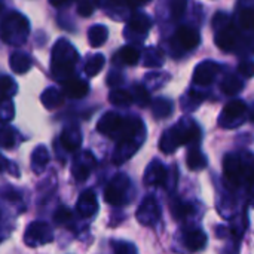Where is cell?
I'll use <instances>...</instances> for the list:
<instances>
[{
    "label": "cell",
    "mask_w": 254,
    "mask_h": 254,
    "mask_svg": "<svg viewBox=\"0 0 254 254\" xmlns=\"http://www.w3.org/2000/svg\"><path fill=\"white\" fill-rule=\"evenodd\" d=\"M122 82H124V76H122L119 71H112V73L107 76V85L112 86V88L119 86Z\"/></svg>",
    "instance_id": "7bdbcfd3"
},
{
    "label": "cell",
    "mask_w": 254,
    "mask_h": 254,
    "mask_svg": "<svg viewBox=\"0 0 254 254\" xmlns=\"http://www.w3.org/2000/svg\"><path fill=\"white\" fill-rule=\"evenodd\" d=\"M109 100L113 106H118V107H127L131 103H134L132 94L125 89H113L109 95Z\"/></svg>",
    "instance_id": "4dcf8cb0"
},
{
    "label": "cell",
    "mask_w": 254,
    "mask_h": 254,
    "mask_svg": "<svg viewBox=\"0 0 254 254\" xmlns=\"http://www.w3.org/2000/svg\"><path fill=\"white\" fill-rule=\"evenodd\" d=\"M52 6H57V7H61V6H67L70 3H73L74 0H49Z\"/></svg>",
    "instance_id": "f6af8a7d"
},
{
    "label": "cell",
    "mask_w": 254,
    "mask_h": 254,
    "mask_svg": "<svg viewBox=\"0 0 254 254\" xmlns=\"http://www.w3.org/2000/svg\"><path fill=\"white\" fill-rule=\"evenodd\" d=\"M95 158L89 153V152H85L83 155H80L79 158H76L74 161V165H73V177L76 182H85L92 168L95 167Z\"/></svg>",
    "instance_id": "ac0fdd59"
},
{
    "label": "cell",
    "mask_w": 254,
    "mask_h": 254,
    "mask_svg": "<svg viewBox=\"0 0 254 254\" xmlns=\"http://www.w3.org/2000/svg\"><path fill=\"white\" fill-rule=\"evenodd\" d=\"M63 100H64L63 98V92H60L57 88H48V89H45L43 94H42V97H40L42 104L46 109H49V110L60 107L63 104Z\"/></svg>",
    "instance_id": "484cf974"
},
{
    "label": "cell",
    "mask_w": 254,
    "mask_h": 254,
    "mask_svg": "<svg viewBox=\"0 0 254 254\" xmlns=\"http://www.w3.org/2000/svg\"><path fill=\"white\" fill-rule=\"evenodd\" d=\"M149 0H127V4L131 6V7H138V6H143L146 4Z\"/></svg>",
    "instance_id": "bcb514c9"
},
{
    "label": "cell",
    "mask_w": 254,
    "mask_h": 254,
    "mask_svg": "<svg viewBox=\"0 0 254 254\" xmlns=\"http://www.w3.org/2000/svg\"><path fill=\"white\" fill-rule=\"evenodd\" d=\"M48 164H49V152H48V149L45 146H37L31 153V162H30L31 170L34 173H37V174L43 173L45 168L48 167Z\"/></svg>",
    "instance_id": "7402d4cb"
},
{
    "label": "cell",
    "mask_w": 254,
    "mask_h": 254,
    "mask_svg": "<svg viewBox=\"0 0 254 254\" xmlns=\"http://www.w3.org/2000/svg\"><path fill=\"white\" fill-rule=\"evenodd\" d=\"M94 12V4L91 0H77V13L80 16H91Z\"/></svg>",
    "instance_id": "b9f144b4"
},
{
    "label": "cell",
    "mask_w": 254,
    "mask_h": 254,
    "mask_svg": "<svg viewBox=\"0 0 254 254\" xmlns=\"http://www.w3.org/2000/svg\"><path fill=\"white\" fill-rule=\"evenodd\" d=\"M204 100V95L199 94V92H195V91H189L188 95H185L182 98V104H183V109L186 110H193L196 109V106H199V103Z\"/></svg>",
    "instance_id": "e575fe53"
},
{
    "label": "cell",
    "mask_w": 254,
    "mask_h": 254,
    "mask_svg": "<svg viewBox=\"0 0 254 254\" xmlns=\"http://www.w3.org/2000/svg\"><path fill=\"white\" fill-rule=\"evenodd\" d=\"M243 86H244L243 80L238 76H235V74H228L226 77H223V80L220 83V89L226 95H231V97L240 94L241 89H243Z\"/></svg>",
    "instance_id": "4316f807"
},
{
    "label": "cell",
    "mask_w": 254,
    "mask_h": 254,
    "mask_svg": "<svg viewBox=\"0 0 254 254\" xmlns=\"http://www.w3.org/2000/svg\"><path fill=\"white\" fill-rule=\"evenodd\" d=\"M171 214L177 220H186L195 214V205L192 202H188V201L174 199L171 202Z\"/></svg>",
    "instance_id": "603a6c76"
},
{
    "label": "cell",
    "mask_w": 254,
    "mask_h": 254,
    "mask_svg": "<svg viewBox=\"0 0 254 254\" xmlns=\"http://www.w3.org/2000/svg\"><path fill=\"white\" fill-rule=\"evenodd\" d=\"M115 254H138L137 247L132 243H127V241H119L113 246Z\"/></svg>",
    "instance_id": "ab89813d"
},
{
    "label": "cell",
    "mask_w": 254,
    "mask_h": 254,
    "mask_svg": "<svg viewBox=\"0 0 254 254\" xmlns=\"http://www.w3.org/2000/svg\"><path fill=\"white\" fill-rule=\"evenodd\" d=\"M186 164H188L189 170H192V171H201L207 167V158L198 144L190 146V149L188 150Z\"/></svg>",
    "instance_id": "44dd1931"
},
{
    "label": "cell",
    "mask_w": 254,
    "mask_h": 254,
    "mask_svg": "<svg viewBox=\"0 0 254 254\" xmlns=\"http://www.w3.org/2000/svg\"><path fill=\"white\" fill-rule=\"evenodd\" d=\"M104 64H106V60H104V55H101V54H95L94 57H91L88 61H86V64H85V71H86V74L88 76H97L100 71H101V68L104 67Z\"/></svg>",
    "instance_id": "1f68e13d"
},
{
    "label": "cell",
    "mask_w": 254,
    "mask_h": 254,
    "mask_svg": "<svg viewBox=\"0 0 254 254\" xmlns=\"http://www.w3.org/2000/svg\"><path fill=\"white\" fill-rule=\"evenodd\" d=\"M79 55L76 49L64 39L58 40L52 49V61H51V70L55 79L64 82L70 77H73L74 64L77 61Z\"/></svg>",
    "instance_id": "3957f363"
},
{
    "label": "cell",
    "mask_w": 254,
    "mask_h": 254,
    "mask_svg": "<svg viewBox=\"0 0 254 254\" xmlns=\"http://www.w3.org/2000/svg\"><path fill=\"white\" fill-rule=\"evenodd\" d=\"M15 89L16 86H15L13 79H10L9 76H0V95L1 97H7Z\"/></svg>",
    "instance_id": "f35d334b"
},
{
    "label": "cell",
    "mask_w": 254,
    "mask_h": 254,
    "mask_svg": "<svg viewBox=\"0 0 254 254\" xmlns=\"http://www.w3.org/2000/svg\"><path fill=\"white\" fill-rule=\"evenodd\" d=\"M238 28L254 31V0H240L237 6Z\"/></svg>",
    "instance_id": "9a60e30c"
},
{
    "label": "cell",
    "mask_w": 254,
    "mask_h": 254,
    "mask_svg": "<svg viewBox=\"0 0 254 254\" xmlns=\"http://www.w3.org/2000/svg\"><path fill=\"white\" fill-rule=\"evenodd\" d=\"M143 64L144 67H149V68H156V67H161L164 64V57H162V52L158 49V48H147L143 54Z\"/></svg>",
    "instance_id": "f1b7e54d"
},
{
    "label": "cell",
    "mask_w": 254,
    "mask_h": 254,
    "mask_svg": "<svg viewBox=\"0 0 254 254\" xmlns=\"http://www.w3.org/2000/svg\"><path fill=\"white\" fill-rule=\"evenodd\" d=\"M71 219H73V214H71V211H70L67 207H58V210H57L55 214H54V220H55V223H58V225H65V223H68Z\"/></svg>",
    "instance_id": "74e56055"
},
{
    "label": "cell",
    "mask_w": 254,
    "mask_h": 254,
    "mask_svg": "<svg viewBox=\"0 0 254 254\" xmlns=\"http://www.w3.org/2000/svg\"><path fill=\"white\" fill-rule=\"evenodd\" d=\"M201 140V129L195 121L190 118H183L179 121L174 127L168 128L161 140H159V149L170 155L174 153L180 146H195Z\"/></svg>",
    "instance_id": "7a4b0ae2"
},
{
    "label": "cell",
    "mask_w": 254,
    "mask_h": 254,
    "mask_svg": "<svg viewBox=\"0 0 254 254\" xmlns=\"http://www.w3.org/2000/svg\"><path fill=\"white\" fill-rule=\"evenodd\" d=\"M225 179L232 188H247L254 185V155L250 152L228 153L223 159Z\"/></svg>",
    "instance_id": "6da1fadb"
},
{
    "label": "cell",
    "mask_w": 254,
    "mask_h": 254,
    "mask_svg": "<svg viewBox=\"0 0 254 254\" xmlns=\"http://www.w3.org/2000/svg\"><path fill=\"white\" fill-rule=\"evenodd\" d=\"M3 9H4V4H3V1L0 0V13L3 12Z\"/></svg>",
    "instance_id": "681fc988"
},
{
    "label": "cell",
    "mask_w": 254,
    "mask_h": 254,
    "mask_svg": "<svg viewBox=\"0 0 254 254\" xmlns=\"http://www.w3.org/2000/svg\"><path fill=\"white\" fill-rule=\"evenodd\" d=\"M220 71V65L214 61H210V60H205L202 63H199L196 67H195V71H193V82L196 85H201V86H207L210 83L214 82V79L217 77Z\"/></svg>",
    "instance_id": "4fadbf2b"
},
{
    "label": "cell",
    "mask_w": 254,
    "mask_h": 254,
    "mask_svg": "<svg viewBox=\"0 0 254 254\" xmlns=\"http://www.w3.org/2000/svg\"><path fill=\"white\" fill-rule=\"evenodd\" d=\"M173 110H174L173 103L167 98H156L152 103V113L156 119H165L171 116Z\"/></svg>",
    "instance_id": "83f0119b"
},
{
    "label": "cell",
    "mask_w": 254,
    "mask_h": 254,
    "mask_svg": "<svg viewBox=\"0 0 254 254\" xmlns=\"http://www.w3.org/2000/svg\"><path fill=\"white\" fill-rule=\"evenodd\" d=\"M214 42L216 45L226 51V52H232V51H237V48L240 46V42H241V31L240 28L231 22H228L226 25L220 27L219 30H216V37H214Z\"/></svg>",
    "instance_id": "30bf717a"
},
{
    "label": "cell",
    "mask_w": 254,
    "mask_h": 254,
    "mask_svg": "<svg viewBox=\"0 0 254 254\" xmlns=\"http://www.w3.org/2000/svg\"><path fill=\"white\" fill-rule=\"evenodd\" d=\"M238 71L244 76V77H247V79H250V77H253L254 76V61L252 60H243L240 64H238Z\"/></svg>",
    "instance_id": "60d3db41"
},
{
    "label": "cell",
    "mask_w": 254,
    "mask_h": 254,
    "mask_svg": "<svg viewBox=\"0 0 254 254\" xmlns=\"http://www.w3.org/2000/svg\"><path fill=\"white\" fill-rule=\"evenodd\" d=\"M9 65H10L12 71H15L16 74H22L31 68V58L28 54L15 52V54H12V57L9 60Z\"/></svg>",
    "instance_id": "cb8c5ba5"
},
{
    "label": "cell",
    "mask_w": 254,
    "mask_h": 254,
    "mask_svg": "<svg viewBox=\"0 0 254 254\" xmlns=\"http://www.w3.org/2000/svg\"><path fill=\"white\" fill-rule=\"evenodd\" d=\"M186 6H188L186 0H171V4H170L171 16L174 19H180L185 15V12H186Z\"/></svg>",
    "instance_id": "8d00e7d4"
},
{
    "label": "cell",
    "mask_w": 254,
    "mask_h": 254,
    "mask_svg": "<svg viewBox=\"0 0 254 254\" xmlns=\"http://www.w3.org/2000/svg\"><path fill=\"white\" fill-rule=\"evenodd\" d=\"M61 144L64 146L65 150L74 152L80 147L82 144V132L77 125H68L64 128L61 134Z\"/></svg>",
    "instance_id": "ffe728a7"
},
{
    "label": "cell",
    "mask_w": 254,
    "mask_h": 254,
    "mask_svg": "<svg viewBox=\"0 0 254 254\" xmlns=\"http://www.w3.org/2000/svg\"><path fill=\"white\" fill-rule=\"evenodd\" d=\"M104 199L110 205H125L132 199V183L124 173L116 174L104 190Z\"/></svg>",
    "instance_id": "5b68a950"
},
{
    "label": "cell",
    "mask_w": 254,
    "mask_h": 254,
    "mask_svg": "<svg viewBox=\"0 0 254 254\" xmlns=\"http://www.w3.org/2000/svg\"><path fill=\"white\" fill-rule=\"evenodd\" d=\"M161 207L155 196H146L137 208L135 217L143 226H155L161 220Z\"/></svg>",
    "instance_id": "9c48e42d"
},
{
    "label": "cell",
    "mask_w": 254,
    "mask_h": 254,
    "mask_svg": "<svg viewBox=\"0 0 254 254\" xmlns=\"http://www.w3.org/2000/svg\"><path fill=\"white\" fill-rule=\"evenodd\" d=\"M6 167H7V161H6V159H4V158L0 155V171H3Z\"/></svg>",
    "instance_id": "c3c4849f"
},
{
    "label": "cell",
    "mask_w": 254,
    "mask_h": 254,
    "mask_svg": "<svg viewBox=\"0 0 254 254\" xmlns=\"http://www.w3.org/2000/svg\"><path fill=\"white\" fill-rule=\"evenodd\" d=\"M132 100L140 106V107H146L150 103V95L149 91L143 86V85H135L132 88Z\"/></svg>",
    "instance_id": "836d02e7"
},
{
    "label": "cell",
    "mask_w": 254,
    "mask_h": 254,
    "mask_svg": "<svg viewBox=\"0 0 254 254\" xmlns=\"http://www.w3.org/2000/svg\"><path fill=\"white\" fill-rule=\"evenodd\" d=\"M247 104L243 100H232L223 107L219 116V125L225 129H234L241 127L247 121Z\"/></svg>",
    "instance_id": "8992f818"
},
{
    "label": "cell",
    "mask_w": 254,
    "mask_h": 254,
    "mask_svg": "<svg viewBox=\"0 0 254 254\" xmlns=\"http://www.w3.org/2000/svg\"><path fill=\"white\" fill-rule=\"evenodd\" d=\"M109 36L107 28L103 24H95L88 30V42L92 48H98L106 43Z\"/></svg>",
    "instance_id": "d4e9b609"
},
{
    "label": "cell",
    "mask_w": 254,
    "mask_h": 254,
    "mask_svg": "<svg viewBox=\"0 0 254 254\" xmlns=\"http://www.w3.org/2000/svg\"><path fill=\"white\" fill-rule=\"evenodd\" d=\"M54 240V232L46 222H33L24 232V243L28 247H39L49 244Z\"/></svg>",
    "instance_id": "ba28073f"
},
{
    "label": "cell",
    "mask_w": 254,
    "mask_h": 254,
    "mask_svg": "<svg viewBox=\"0 0 254 254\" xmlns=\"http://www.w3.org/2000/svg\"><path fill=\"white\" fill-rule=\"evenodd\" d=\"M15 146V132L9 127L0 128V147L3 149H12Z\"/></svg>",
    "instance_id": "d590c367"
},
{
    "label": "cell",
    "mask_w": 254,
    "mask_h": 254,
    "mask_svg": "<svg viewBox=\"0 0 254 254\" xmlns=\"http://www.w3.org/2000/svg\"><path fill=\"white\" fill-rule=\"evenodd\" d=\"M174 43L185 51L193 49L199 45V33L189 25H182L174 34Z\"/></svg>",
    "instance_id": "5bb4252c"
},
{
    "label": "cell",
    "mask_w": 254,
    "mask_h": 254,
    "mask_svg": "<svg viewBox=\"0 0 254 254\" xmlns=\"http://www.w3.org/2000/svg\"><path fill=\"white\" fill-rule=\"evenodd\" d=\"M168 176H170V173L165 168V165L161 161L153 159L147 165V168L144 171L143 180H144V185L146 186H167Z\"/></svg>",
    "instance_id": "7c38bea8"
},
{
    "label": "cell",
    "mask_w": 254,
    "mask_h": 254,
    "mask_svg": "<svg viewBox=\"0 0 254 254\" xmlns=\"http://www.w3.org/2000/svg\"><path fill=\"white\" fill-rule=\"evenodd\" d=\"M128 122H129V118H122L121 115H118L115 112H109L98 121L97 129H98V132H101L110 138L119 140L128 128Z\"/></svg>",
    "instance_id": "52a82bcc"
},
{
    "label": "cell",
    "mask_w": 254,
    "mask_h": 254,
    "mask_svg": "<svg viewBox=\"0 0 254 254\" xmlns=\"http://www.w3.org/2000/svg\"><path fill=\"white\" fill-rule=\"evenodd\" d=\"M76 208H77V213L83 219H89V217L95 216L98 211V201H97V195L94 193V190L88 189V190L82 192L77 199Z\"/></svg>",
    "instance_id": "2e32d148"
},
{
    "label": "cell",
    "mask_w": 254,
    "mask_h": 254,
    "mask_svg": "<svg viewBox=\"0 0 254 254\" xmlns=\"http://www.w3.org/2000/svg\"><path fill=\"white\" fill-rule=\"evenodd\" d=\"M88 92H89L88 82H85L79 77L73 76V77L63 82V94L70 97V98L79 100V98H83Z\"/></svg>",
    "instance_id": "d6986e66"
},
{
    "label": "cell",
    "mask_w": 254,
    "mask_h": 254,
    "mask_svg": "<svg viewBox=\"0 0 254 254\" xmlns=\"http://www.w3.org/2000/svg\"><path fill=\"white\" fill-rule=\"evenodd\" d=\"M121 0H95V4L100 6V7H115V6H119Z\"/></svg>",
    "instance_id": "ee69618b"
},
{
    "label": "cell",
    "mask_w": 254,
    "mask_h": 254,
    "mask_svg": "<svg viewBox=\"0 0 254 254\" xmlns=\"http://www.w3.org/2000/svg\"><path fill=\"white\" fill-rule=\"evenodd\" d=\"M182 244L185 250L195 253L201 252L207 246V235L201 228L196 226H189L182 231Z\"/></svg>",
    "instance_id": "8fae6325"
},
{
    "label": "cell",
    "mask_w": 254,
    "mask_h": 254,
    "mask_svg": "<svg viewBox=\"0 0 254 254\" xmlns=\"http://www.w3.org/2000/svg\"><path fill=\"white\" fill-rule=\"evenodd\" d=\"M13 115H15L13 103L7 97H1L0 98V124H7L10 119H13Z\"/></svg>",
    "instance_id": "d6a6232c"
},
{
    "label": "cell",
    "mask_w": 254,
    "mask_h": 254,
    "mask_svg": "<svg viewBox=\"0 0 254 254\" xmlns=\"http://www.w3.org/2000/svg\"><path fill=\"white\" fill-rule=\"evenodd\" d=\"M249 202H250V205L254 207V185L249 189Z\"/></svg>",
    "instance_id": "7dc6e473"
},
{
    "label": "cell",
    "mask_w": 254,
    "mask_h": 254,
    "mask_svg": "<svg viewBox=\"0 0 254 254\" xmlns=\"http://www.w3.org/2000/svg\"><path fill=\"white\" fill-rule=\"evenodd\" d=\"M152 28V19L146 15V13H141V12H137L134 13L129 21H128V25H127V30H125V34H137L140 40L144 39L146 33Z\"/></svg>",
    "instance_id": "e0dca14e"
},
{
    "label": "cell",
    "mask_w": 254,
    "mask_h": 254,
    "mask_svg": "<svg viewBox=\"0 0 254 254\" xmlns=\"http://www.w3.org/2000/svg\"><path fill=\"white\" fill-rule=\"evenodd\" d=\"M30 33V24L28 19L19 13V12H12L6 15L0 24V39L13 46H21Z\"/></svg>",
    "instance_id": "277c9868"
},
{
    "label": "cell",
    "mask_w": 254,
    "mask_h": 254,
    "mask_svg": "<svg viewBox=\"0 0 254 254\" xmlns=\"http://www.w3.org/2000/svg\"><path fill=\"white\" fill-rule=\"evenodd\" d=\"M119 60L122 64L125 65H135L140 60V52L135 46L132 45H128V46H124L121 51H119Z\"/></svg>",
    "instance_id": "f546056e"
}]
</instances>
